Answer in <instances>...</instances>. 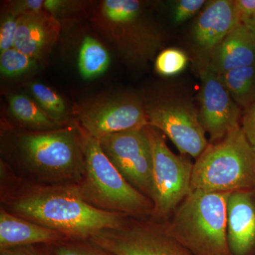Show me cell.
<instances>
[{
    "label": "cell",
    "mask_w": 255,
    "mask_h": 255,
    "mask_svg": "<svg viewBox=\"0 0 255 255\" xmlns=\"http://www.w3.org/2000/svg\"><path fill=\"white\" fill-rule=\"evenodd\" d=\"M19 16L9 12L1 21L0 27V51L14 48Z\"/></svg>",
    "instance_id": "d4e9b609"
},
{
    "label": "cell",
    "mask_w": 255,
    "mask_h": 255,
    "mask_svg": "<svg viewBox=\"0 0 255 255\" xmlns=\"http://www.w3.org/2000/svg\"><path fill=\"white\" fill-rule=\"evenodd\" d=\"M255 63V44L249 30L241 23L210 55L207 65L218 75Z\"/></svg>",
    "instance_id": "2e32d148"
},
{
    "label": "cell",
    "mask_w": 255,
    "mask_h": 255,
    "mask_svg": "<svg viewBox=\"0 0 255 255\" xmlns=\"http://www.w3.org/2000/svg\"><path fill=\"white\" fill-rule=\"evenodd\" d=\"M10 207L18 217L74 241H89L104 230L119 229L126 224L123 215L84 200L73 184L33 188L15 198Z\"/></svg>",
    "instance_id": "6da1fadb"
},
{
    "label": "cell",
    "mask_w": 255,
    "mask_h": 255,
    "mask_svg": "<svg viewBox=\"0 0 255 255\" xmlns=\"http://www.w3.org/2000/svg\"><path fill=\"white\" fill-rule=\"evenodd\" d=\"M204 0H180L174 6L173 20L174 22H184L194 16L205 4Z\"/></svg>",
    "instance_id": "484cf974"
},
{
    "label": "cell",
    "mask_w": 255,
    "mask_h": 255,
    "mask_svg": "<svg viewBox=\"0 0 255 255\" xmlns=\"http://www.w3.org/2000/svg\"><path fill=\"white\" fill-rule=\"evenodd\" d=\"M243 23H244L248 29L249 30L255 44V16H253V17L246 18V19L243 20Z\"/></svg>",
    "instance_id": "1f68e13d"
},
{
    "label": "cell",
    "mask_w": 255,
    "mask_h": 255,
    "mask_svg": "<svg viewBox=\"0 0 255 255\" xmlns=\"http://www.w3.org/2000/svg\"><path fill=\"white\" fill-rule=\"evenodd\" d=\"M0 255H48L33 246L14 247L0 250Z\"/></svg>",
    "instance_id": "f1b7e54d"
},
{
    "label": "cell",
    "mask_w": 255,
    "mask_h": 255,
    "mask_svg": "<svg viewBox=\"0 0 255 255\" xmlns=\"http://www.w3.org/2000/svg\"><path fill=\"white\" fill-rule=\"evenodd\" d=\"M152 157L150 200L155 214L165 216L176 210L191 191L194 164L173 153L158 129L144 127Z\"/></svg>",
    "instance_id": "8992f818"
},
{
    "label": "cell",
    "mask_w": 255,
    "mask_h": 255,
    "mask_svg": "<svg viewBox=\"0 0 255 255\" xmlns=\"http://www.w3.org/2000/svg\"><path fill=\"white\" fill-rule=\"evenodd\" d=\"M18 150L26 169L41 180L75 184L85 174L81 136L71 129L24 134L18 139Z\"/></svg>",
    "instance_id": "5b68a950"
},
{
    "label": "cell",
    "mask_w": 255,
    "mask_h": 255,
    "mask_svg": "<svg viewBox=\"0 0 255 255\" xmlns=\"http://www.w3.org/2000/svg\"><path fill=\"white\" fill-rule=\"evenodd\" d=\"M59 21L48 11H31L19 16L14 48L36 60L50 53L60 35Z\"/></svg>",
    "instance_id": "4fadbf2b"
},
{
    "label": "cell",
    "mask_w": 255,
    "mask_h": 255,
    "mask_svg": "<svg viewBox=\"0 0 255 255\" xmlns=\"http://www.w3.org/2000/svg\"><path fill=\"white\" fill-rule=\"evenodd\" d=\"M187 55L182 50L170 48L162 50L155 61L156 71L163 76H173L187 66Z\"/></svg>",
    "instance_id": "603a6c76"
},
{
    "label": "cell",
    "mask_w": 255,
    "mask_h": 255,
    "mask_svg": "<svg viewBox=\"0 0 255 255\" xmlns=\"http://www.w3.org/2000/svg\"><path fill=\"white\" fill-rule=\"evenodd\" d=\"M255 184V149L241 126L209 144L193 167L191 190L245 191Z\"/></svg>",
    "instance_id": "3957f363"
},
{
    "label": "cell",
    "mask_w": 255,
    "mask_h": 255,
    "mask_svg": "<svg viewBox=\"0 0 255 255\" xmlns=\"http://www.w3.org/2000/svg\"><path fill=\"white\" fill-rule=\"evenodd\" d=\"M243 23L234 0H215L206 5L194 25L192 36L196 48L209 61L213 50Z\"/></svg>",
    "instance_id": "7c38bea8"
},
{
    "label": "cell",
    "mask_w": 255,
    "mask_h": 255,
    "mask_svg": "<svg viewBox=\"0 0 255 255\" xmlns=\"http://www.w3.org/2000/svg\"><path fill=\"white\" fill-rule=\"evenodd\" d=\"M37 60L25 54L16 48L1 52L0 71L7 78H14L30 71L36 66Z\"/></svg>",
    "instance_id": "7402d4cb"
},
{
    "label": "cell",
    "mask_w": 255,
    "mask_h": 255,
    "mask_svg": "<svg viewBox=\"0 0 255 255\" xmlns=\"http://www.w3.org/2000/svg\"><path fill=\"white\" fill-rule=\"evenodd\" d=\"M89 241L113 255H193L164 229L150 224L104 230Z\"/></svg>",
    "instance_id": "ba28073f"
},
{
    "label": "cell",
    "mask_w": 255,
    "mask_h": 255,
    "mask_svg": "<svg viewBox=\"0 0 255 255\" xmlns=\"http://www.w3.org/2000/svg\"><path fill=\"white\" fill-rule=\"evenodd\" d=\"M63 4V1H58V0H47V1H44L43 8H45L46 11L54 13L59 11Z\"/></svg>",
    "instance_id": "4dcf8cb0"
},
{
    "label": "cell",
    "mask_w": 255,
    "mask_h": 255,
    "mask_svg": "<svg viewBox=\"0 0 255 255\" xmlns=\"http://www.w3.org/2000/svg\"><path fill=\"white\" fill-rule=\"evenodd\" d=\"M220 78L235 102L244 110L255 101V63L233 69Z\"/></svg>",
    "instance_id": "ac0fdd59"
},
{
    "label": "cell",
    "mask_w": 255,
    "mask_h": 255,
    "mask_svg": "<svg viewBox=\"0 0 255 255\" xmlns=\"http://www.w3.org/2000/svg\"><path fill=\"white\" fill-rule=\"evenodd\" d=\"M110 57L105 47L91 36L82 41L78 56V68L82 77L91 79L100 76L108 69Z\"/></svg>",
    "instance_id": "d6986e66"
},
{
    "label": "cell",
    "mask_w": 255,
    "mask_h": 255,
    "mask_svg": "<svg viewBox=\"0 0 255 255\" xmlns=\"http://www.w3.org/2000/svg\"><path fill=\"white\" fill-rule=\"evenodd\" d=\"M242 129L251 145L255 149V101L244 110Z\"/></svg>",
    "instance_id": "4316f807"
},
{
    "label": "cell",
    "mask_w": 255,
    "mask_h": 255,
    "mask_svg": "<svg viewBox=\"0 0 255 255\" xmlns=\"http://www.w3.org/2000/svg\"><path fill=\"white\" fill-rule=\"evenodd\" d=\"M230 194L191 190L164 231L193 255H231L227 238Z\"/></svg>",
    "instance_id": "7a4b0ae2"
},
{
    "label": "cell",
    "mask_w": 255,
    "mask_h": 255,
    "mask_svg": "<svg viewBox=\"0 0 255 255\" xmlns=\"http://www.w3.org/2000/svg\"><path fill=\"white\" fill-rule=\"evenodd\" d=\"M148 126L160 130L182 155L198 158L209 145L198 112L187 102H164L147 109Z\"/></svg>",
    "instance_id": "9c48e42d"
},
{
    "label": "cell",
    "mask_w": 255,
    "mask_h": 255,
    "mask_svg": "<svg viewBox=\"0 0 255 255\" xmlns=\"http://www.w3.org/2000/svg\"><path fill=\"white\" fill-rule=\"evenodd\" d=\"M44 1L42 0H26L20 1L13 4L10 12L21 16L25 13L40 11L43 9Z\"/></svg>",
    "instance_id": "83f0119b"
},
{
    "label": "cell",
    "mask_w": 255,
    "mask_h": 255,
    "mask_svg": "<svg viewBox=\"0 0 255 255\" xmlns=\"http://www.w3.org/2000/svg\"><path fill=\"white\" fill-rule=\"evenodd\" d=\"M227 238L231 255H247L255 246V204L246 191L228 196Z\"/></svg>",
    "instance_id": "5bb4252c"
},
{
    "label": "cell",
    "mask_w": 255,
    "mask_h": 255,
    "mask_svg": "<svg viewBox=\"0 0 255 255\" xmlns=\"http://www.w3.org/2000/svg\"><path fill=\"white\" fill-rule=\"evenodd\" d=\"M50 246L52 255H113L89 241H65Z\"/></svg>",
    "instance_id": "cb8c5ba5"
},
{
    "label": "cell",
    "mask_w": 255,
    "mask_h": 255,
    "mask_svg": "<svg viewBox=\"0 0 255 255\" xmlns=\"http://www.w3.org/2000/svg\"><path fill=\"white\" fill-rule=\"evenodd\" d=\"M81 136L85 172L73 184L85 201L96 208L121 214H143L152 203L130 185L108 158L100 141L83 130Z\"/></svg>",
    "instance_id": "277c9868"
},
{
    "label": "cell",
    "mask_w": 255,
    "mask_h": 255,
    "mask_svg": "<svg viewBox=\"0 0 255 255\" xmlns=\"http://www.w3.org/2000/svg\"><path fill=\"white\" fill-rule=\"evenodd\" d=\"M236 1L241 15L242 21L255 16V0H236Z\"/></svg>",
    "instance_id": "f546056e"
},
{
    "label": "cell",
    "mask_w": 255,
    "mask_h": 255,
    "mask_svg": "<svg viewBox=\"0 0 255 255\" xmlns=\"http://www.w3.org/2000/svg\"><path fill=\"white\" fill-rule=\"evenodd\" d=\"M68 241L61 233L7 212L0 211V250L14 247L53 245Z\"/></svg>",
    "instance_id": "9a60e30c"
},
{
    "label": "cell",
    "mask_w": 255,
    "mask_h": 255,
    "mask_svg": "<svg viewBox=\"0 0 255 255\" xmlns=\"http://www.w3.org/2000/svg\"><path fill=\"white\" fill-rule=\"evenodd\" d=\"M82 130L100 140L110 134L148 126L147 109L134 97H121L92 106L80 116Z\"/></svg>",
    "instance_id": "8fae6325"
},
{
    "label": "cell",
    "mask_w": 255,
    "mask_h": 255,
    "mask_svg": "<svg viewBox=\"0 0 255 255\" xmlns=\"http://www.w3.org/2000/svg\"><path fill=\"white\" fill-rule=\"evenodd\" d=\"M141 4L135 0H107L102 4L104 16L112 23L127 24L140 16Z\"/></svg>",
    "instance_id": "44dd1931"
},
{
    "label": "cell",
    "mask_w": 255,
    "mask_h": 255,
    "mask_svg": "<svg viewBox=\"0 0 255 255\" xmlns=\"http://www.w3.org/2000/svg\"><path fill=\"white\" fill-rule=\"evenodd\" d=\"M29 89L38 105L50 118L60 124L65 119L66 105L60 95L49 87L38 82L31 83Z\"/></svg>",
    "instance_id": "ffe728a7"
},
{
    "label": "cell",
    "mask_w": 255,
    "mask_h": 255,
    "mask_svg": "<svg viewBox=\"0 0 255 255\" xmlns=\"http://www.w3.org/2000/svg\"><path fill=\"white\" fill-rule=\"evenodd\" d=\"M9 110L13 117L25 127L36 132L50 131L60 128V124L49 117L38 104L23 95L9 99Z\"/></svg>",
    "instance_id": "e0dca14e"
},
{
    "label": "cell",
    "mask_w": 255,
    "mask_h": 255,
    "mask_svg": "<svg viewBox=\"0 0 255 255\" xmlns=\"http://www.w3.org/2000/svg\"><path fill=\"white\" fill-rule=\"evenodd\" d=\"M99 141L126 180L150 199L152 157L144 128L105 135Z\"/></svg>",
    "instance_id": "52a82bcc"
},
{
    "label": "cell",
    "mask_w": 255,
    "mask_h": 255,
    "mask_svg": "<svg viewBox=\"0 0 255 255\" xmlns=\"http://www.w3.org/2000/svg\"><path fill=\"white\" fill-rule=\"evenodd\" d=\"M201 87L198 115L211 142H218L233 129L240 127L241 107L224 86L219 75L209 65L201 70Z\"/></svg>",
    "instance_id": "30bf717a"
}]
</instances>
